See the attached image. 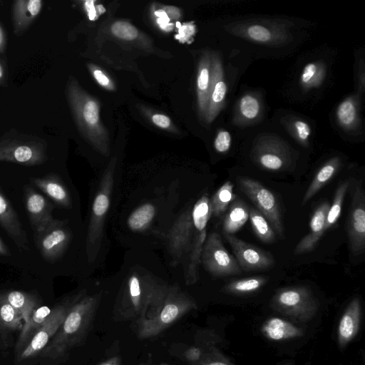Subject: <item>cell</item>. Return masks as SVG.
<instances>
[{
    "label": "cell",
    "instance_id": "cell-1",
    "mask_svg": "<svg viewBox=\"0 0 365 365\" xmlns=\"http://www.w3.org/2000/svg\"><path fill=\"white\" fill-rule=\"evenodd\" d=\"M96 297H86L73 304L63 322L45 348L41 358L58 361L78 346L86 336L96 310Z\"/></svg>",
    "mask_w": 365,
    "mask_h": 365
},
{
    "label": "cell",
    "instance_id": "cell-2",
    "mask_svg": "<svg viewBox=\"0 0 365 365\" xmlns=\"http://www.w3.org/2000/svg\"><path fill=\"white\" fill-rule=\"evenodd\" d=\"M196 308L195 302L184 293L176 289H168L157 312L148 319L138 322V336L140 339L153 337Z\"/></svg>",
    "mask_w": 365,
    "mask_h": 365
},
{
    "label": "cell",
    "instance_id": "cell-3",
    "mask_svg": "<svg viewBox=\"0 0 365 365\" xmlns=\"http://www.w3.org/2000/svg\"><path fill=\"white\" fill-rule=\"evenodd\" d=\"M46 143L42 138L9 131L0 137V161L27 166L41 165L47 160Z\"/></svg>",
    "mask_w": 365,
    "mask_h": 365
},
{
    "label": "cell",
    "instance_id": "cell-4",
    "mask_svg": "<svg viewBox=\"0 0 365 365\" xmlns=\"http://www.w3.org/2000/svg\"><path fill=\"white\" fill-rule=\"evenodd\" d=\"M67 97L81 132L91 140L101 144L106 140V133L100 123L98 103L82 91L73 79L67 86Z\"/></svg>",
    "mask_w": 365,
    "mask_h": 365
},
{
    "label": "cell",
    "instance_id": "cell-5",
    "mask_svg": "<svg viewBox=\"0 0 365 365\" xmlns=\"http://www.w3.org/2000/svg\"><path fill=\"white\" fill-rule=\"evenodd\" d=\"M271 307L297 321L307 322L315 316L319 304L309 288L298 286L278 290L272 297Z\"/></svg>",
    "mask_w": 365,
    "mask_h": 365
},
{
    "label": "cell",
    "instance_id": "cell-6",
    "mask_svg": "<svg viewBox=\"0 0 365 365\" xmlns=\"http://www.w3.org/2000/svg\"><path fill=\"white\" fill-rule=\"evenodd\" d=\"M240 188L268 220L274 231L283 236V225L280 207L275 195L262 184L247 177H237Z\"/></svg>",
    "mask_w": 365,
    "mask_h": 365
},
{
    "label": "cell",
    "instance_id": "cell-7",
    "mask_svg": "<svg viewBox=\"0 0 365 365\" xmlns=\"http://www.w3.org/2000/svg\"><path fill=\"white\" fill-rule=\"evenodd\" d=\"M201 255L205 267L214 276L225 277L242 273L235 257L227 252L220 235L216 232L208 236Z\"/></svg>",
    "mask_w": 365,
    "mask_h": 365
},
{
    "label": "cell",
    "instance_id": "cell-8",
    "mask_svg": "<svg viewBox=\"0 0 365 365\" xmlns=\"http://www.w3.org/2000/svg\"><path fill=\"white\" fill-rule=\"evenodd\" d=\"M73 304L66 302L51 309L42 326L34 334L25 349L16 357V362L38 356L63 322Z\"/></svg>",
    "mask_w": 365,
    "mask_h": 365
},
{
    "label": "cell",
    "instance_id": "cell-9",
    "mask_svg": "<svg viewBox=\"0 0 365 365\" xmlns=\"http://www.w3.org/2000/svg\"><path fill=\"white\" fill-rule=\"evenodd\" d=\"M62 220H56L34 234L35 245L43 259L53 262L64 252L70 240L69 231Z\"/></svg>",
    "mask_w": 365,
    "mask_h": 365
},
{
    "label": "cell",
    "instance_id": "cell-10",
    "mask_svg": "<svg viewBox=\"0 0 365 365\" xmlns=\"http://www.w3.org/2000/svg\"><path fill=\"white\" fill-rule=\"evenodd\" d=\"M223 234L230 245L235 259L242 271L264 270L274 265V260L270 253L252 245L232 235Z\"/></svg>",
    "mask_w": 365,
    "mask_h": 365
},
{
    "label": "cell",
    "instance_id": "cell-11",
    "mask_svg": "<svg viewBox=\"0 0 365 365\" xmlns=\"http://www.w3.org/2000/svg\"><path fill=\"white\" fill-rule=\"evenodd\" d=\"M347 232L351 252L360 255L365 248V197L361 185H357L351 197Z\"/></svg>",
    "mask_w": 365,
    "mask_h": 365
},
{
    "label": "cell",
    "instance_id": "cell-12",
    "mask_svg": "<svg viewBox=\"0 0 365 365\" xmlns=\"http://www.w3.org/2000/svg\"><path fill=\"white\" fill-rule=\"evenodd\" d=\"M26 207L34 234H36L54 220L53 205L41 194L31 187L25 188Z\"/></svg>",
    "mask_w": 365,
    "mask_h": 365
},
{
    "label": "cell",
    "instance_id": "cell-13",
    "mask_svg": "<svg viewBox=\"0 0 365 365\" xmlns=\"http://www.w3.org/2000/svg\"><path fill=\"white\" fill-rule=\"evenodd\" d=\"M0 225L7 232L19 250H29V244L26 230L23 227L18 214L1 190Z\"/></svg>",
    "mask_w": 365,
    "mask_h": 365
},
{
    "label": "cell",
    "instance_id": "cell-14",
    "mask_svg": "<svg viewBox=\"0 0 365 365\" xmlns=\"http://www.w3.org/2000/svg\"><path fill=\"white\" fill-rule=\"evenodd\" d=\"M43 7L41 0H16L12 5L11 19L15 35L28 30L40 14Z\"/></svg>",
    "mask_w": 365,
    "mask_h": 365
},
{
    "label": "cell",
    "instance_id": "cell-15",
    "mask_svg": "<svg viewBox=\"0 0 365 365\" xmlns=\"http://www.w3.org/2000/svg\"><path fill=\"white\" fill-rule=\"evenodd\" d=\"M361 317V306L359 298L353 299L340 319L338 328V344L344 349L356 336Z\"/></svg>",
    "mask_w": 365,
    "mask_h": 365
},
{
    "label": "cell",
    "instance_id": "cell-16",
    "mask_svg": "<svg viewBox=\"0 0 365 365\" xmlns=\"http://www.w3.org/2000/svg\"><path fill=\"white\" fill-rule=\"evenodd\" d=\"M329 204L324 202L314 211L309 223L310 232L303 237L294 250L295 255L312 251L324 233L326 218L329 210Z\"/></svg>",
    "mask_w": 365,
    "mask_h": 365
},
{
    "label": "cell",
    "instance_id": "cell-17",
    "mask_svg": "<svg viewBox=\"0 0 365 365\" xmlns=\"http://www.w3.org/2000/svg\"><path fill=\"white\" fill-rule=\"evenodd\" d=\"M24 324L21 315L0 296V349L10 346L12 336Z\"/></svg>",
    "mask_w": 365,
    "mask_h": 365
},
{
    "label": "cell",
    "instance_id": "cell-18",
    "mask_svg": "<svg viewBox=\"0 0 365 365\" xmlns=\"http://www.w3.org/2000/svg\"><path fill=\"white\" fill-rule=\"evenodd\" d=\"M262 334L272 341H283L300 337L304 330L294 324L278 317L266 320L261 328Z\"/></svg>",
    "mask_w": 365,
    "mask_h": 365
},
{
    "label": "cell",
    "instance_id": "cell-19",
    "mask_svg": "<svg viewBox=\"0 0 365 365\" xmlns=\"http://www.w3.org/2000/svg\"><path fill=\"white\" fill-rule=\"evenodd\" d=\"M31 181L56 204L63 207H68L70 205L68 192L56 175H48L42 178H32Z\"/></svg>",
    "mask_w": 365,
    "mask_h": 365
},
{
    "label": "cell",
    "instance_id": "cell-20",
    "mask_svg": "<svg viewBox=\"0 0 365 365\" xmlns=\"http://www.w3.org/2000/svg\"><path fill=\"white\" fill-rule=\"evenodd\" d=\"M51 311V309L47 306L38 307L27 322L24 324L15 346L16 357L25 349L34 334L42 326Z\"/></svg>",
    "mask_w": 365,
    "mask_h": 365
},
{
    "label": "cell",
    "instance_id": "cell-21",
    "mask_svg": "<svg viewBox=\"0 0 365 365\" xmlns=\"http://www.w3.org/2000/svg\"><path fill=\"white\" fill-rule=\"evenodd\" d=\"M249 210L248 205L242 200L236 197L225 215L223 233L232 235L240 230L249 219Z\"/></svg>",
    "mask_w": 365,
    "mask_h": 365
},
{
    "label": "cell",
    "instance_id": "cell-22",
    "mask_svg": "<svg viewBox=\"0 0 365 365\" xmlns=\"http://www.w3.org/2000/svg\"><path fill=\"white\" fill-rule=\"evenodd\" d=\"M0 296L21 315L24 323L38 307L37 298L31 294L20 292L10 291Z\"/></svg>",
    "mask_w": 365,
    "mask_h": 365
},
{
    "label": "cell",
    "instance_id": "cell-23",
    "mask_svg": "<svg viewBox=\"0 0 365 365\" xmlns=\"http://www.w3.org/2000/svg\"><path fill=\"white\" fill-rule=\"evenodd\" d=\"M339 168L337 159H333L324 165L314 176L303 197L302 205L307 203L333 178Z\"/></svg>",
    "mask_w": 365,
    "mask_h": 365
},
{
    "label": "cell",
    "instance_id": "cell-24",
    "mask_svg": "<svg viewBox=\"0 0 365 365\" xmlns=\"http://www.w3.org/2000/svg\"><path fill=\"white\" fill-rule=\"evenodd\" d=\"M233 188L234 185L230 181H227L217 190L210 201L212 214L220 216L228 209L237 197Z\"/></svg>",
    "mask_w": 365,
    "mask_h": 365
},
{
    "label": "cell",
    "instance_id": "cell-25",
    "mask_svg": "<svg viewBox=\"0 0 365 365\" xmlns=\"http://www.w3.org/2000/svg\"><path fill=\"white\" fill-rule=\"evenodd\" d=\"M249 218L256 236L262 242L272 243L276 240L275 232L257 209L250 208Z\"/></svg>",
    "mask_w": 365,
    "mask_h": 365
},
{
    "label": "cell",
    "instance_id": "cell-26",
    "mask_svg": "<svg viewBox=\"0 0 365 365\" xmlns=\"http://www.w3.org/2000/svg\"><path fill=\"white\" fill-rule=\"evenodd\" d=\"M267 282L262 276L234 280L225 286V291L234 294H248L259 289Z\"/></svg>",
    "mask_w": 365,
    "mask_h": 365
},
{
    "label": "cell",
    "instance_id": "cell-27",
    "mask_svg": "<svg viewBox=\"0 0 365 365\" xmlns=\"http://www.w3.org/2000/svg\"><path fill=\"white\" fill-rule=\"evenodd\" d=\"M155 213L154 206L145 203L138 207L128 218V225L130 229L138 231L143 229L153 220Z\"/></svg>",
    "mask_w": 365,
    "mask_h": 365
},
{
    "label": "cell",
    "instance_id": "cell-28",
    "mask_svg": "<svg viewBox=\"0 0 365 365\" xmlns=\"http://www.w3.org/2000/svg\"><path fill=\"white\" fill-rule=\"evenodd\" d=\"M349 186V181H344L337 187L333 202L329 207L326 218L325 230L331 227L339 220L341 212V207L346 190Z\"/></svg>",
    "mask_w": 365,
    "mask_h": 365
},
{
    "label": "cell",
    "instance_id": "cell-29",
    "mask_svg": "<svg viewBox=\"0 0 365 365\" xmlns=\"http://www.w3.org/2000/svg\"><path fill=\"white\" fill-rule=\"evenodd\" d=\"M210 85V71L207 63H202L197 76V95L201 111H205L207 105L208 88Z\"/></svg>",
    "mask_w": 365,
    "mask_h": 365
},
{
    "label": "cell",
    "instance_id": "cell-30",
    "mask_svg": "<svg viewBox=\"0 0 365 365\" xmlns=\"http://www.w3.org/2000/svg\"><path fill=\"white\" fill-rule=\"evenodd\" d=\"M258 162L263 168L278 171L284 168L285 159L275 152H263L259 155Z\"/></svg>",
    "mask_w": 365,
    "mask_h": 365
},
{
    "label": "cell",
    "instance_id": "cell-31",
    "mask_svg": "<svg viewBox=\"0 0 365 365\" xmlns=\"http://www.w3.org/2000/svg\"><path fill=\"white\" fill-rule=\"evenodd\" d=\"M195 365H234L216 347H210L203 353L201 359Z\"/></svg>",
    "mask_w": 365,
    "mask_h": 365
},
{
    "label": "cell",
    "instance_id": "cell-32",
    "mask_svg": "<svg viewBox=\"0 0 365 365\" xmlns=\"http://www.w3.org/2000/svg\"><path fill=\"white\" fill-rule=\"evenodd\" d=\"M240 108L244 117L247 119H253L259 113V104L255 97L246 95L241 98Z\"/></svg>",
    "mask_w": 365,
    "mask_h": 365
},
{
    "label": "cell",
    "instance_id": "cell-33",
    "mask_svg": "<svg viewBox=\"0 0 365 365\" xmlns=\"http://www.w3.org/2000/svg\"><path fill=\"white\" fill-rule=\"evenodd\" d=\"M113 34L124 40H133L138 36L135 27L125 21H117L111 26Z\"/></svg>",
    "mask_w": 365,
    "mask_h": 365
},
{
    "label": "cell",
    "instance_id": "cell-34",
    "mask_svg": "<svg viewBox=\"0 0 365 365\" xmlns=\"http://www.w3.org/2000/svg\"><path fill=\"white\" fill-rule=\"evenodd\" d=\"M356 115L355 107L350 101L341 103L337 110V116L340 123L344 125H351Z\"/></svg>",
    "mask_w": 365,
    "mask_h": 365
},
{
    "label": "cell",
    "instance_id": "cell-35",
    "mask_svg": "<svg viewBox=\"0 0 365 365\" xmlns=\"http://www.w3.org/2000/svg\"><path fill=\"white\" fill-rule=\"evenodd\" d=\"M110 204L109 197L105 191L99 192L93 204V214L96 218L103 217L107 212Z\"/></svg>",
    "mask_w": 365,
    "mask_h": 365
},
{
    "label": "cell",
    "instance_id": "cell-36",
    "mask_svg": "<svg viewBox=\"0 0 365 365\" xmlns=\"http://www.w3.org/2000/svg\"><path fill=\"white\" fill-rule=\"evenodd\" d=\"M247 34L252 39L259 42H266L271 38L270 31L261 25H252L247 29Z\"/></svg>",
    "mask_w": 365,
    "mask_h": 365
},
{
    "label": "cell",
    "instance_id": "cell-37",
    "mask_svg": "<svg viewBox=\"0 0 365 365\" xmlns=\"http://www.w3.org/2000/svg\"><path fill=\"white\" fill-rule=\"evenodd\" d=\"M215 148L219 153L227 152L231 145V136L227 131H220L218 133L215 140Z\"/></svg>",
    "mask_w": 365,
    "mask_h": 365
},
{
    "label": "cell",
    "instance_id": "cell-38",
    "mask_svg": "<svg viewBox=\"0 0 365 365\" xmlns=\"http://www.w3.org/2000/svg\"><path fill=\"white\" fill-rule=\"evenodd\" d=\"M227 92V85L223 81H217L214 86L211 95V100L213 104L217 105L221 103Z\"/></svg>",
    "mask_w": 365,
    "mask_h": 365
},
{
    "label": "cell",
    "instance_id": "cell-39",
    "mask_svg": "<svg viewBox=\"0 0 365 365\" xmlns=\"http://www.w3.org/2000/svg\"><path fill=\"white\" fill-rule=\"evenodd\" d=\"M204 351L198 346H191L188 348L184 355L185 359L190 363L196 364L202 358Z\"/></svg>",
    "mask_w": 365,
    "mask_h": 365
},
{
    "label": "cell",
    "instance_id": "cell-40",
    "mask_svg": "<svg viewBox=\"0 0 365 365\" xmlns=\"http://www.w3.org/2000/svg\"><path fill=\"white\" fill-rule=\"evenodd\" d=\"M294 126L299 138L302 140H306L311 132L309 125L302 120H297L295 122Z\"/></svg>",
    "mask_w": 365,
    "mask_h": 365
},
{
    "label": "cell",
    "instance_id": "cell-41",
    "mask_svg": "<svg viewBox=\"0 0 365 365\" xmlns=\"http://www.w3.org/2000/svg\"><path fill=\"white\" fill-rule=\"evenodd\" d=\"M317 72V66L314 63H309L304 68L301 80L304 83H308L314 78Z\"/></svg>",
    "mask_w": 365,
    "mask_h": 365
},
{
    "label": "cell",
    "instance_id": "cell-42",
    "mask_svg": "<svg viewBox=\"0 0 365 365\" xmlns=\"http://www.w3.org/2000/svg\"><path fill=\"white\" fill-rule=\"evenodd\" d=\"M93 74L98 83L103 87L111 88L109 78L99 69H94Z\"/></svg>",
    "mask_w": 365,
    "mask_h": 365
},
{
    "label": "cell",
    "instance_id": "cell-43",
    "mask_svg": "<svg viewBox=\"0 0 365 365\" xmlns=\"http://www.w3.org/2000/svg\"><path fill=\"white\" fill-rule=\"evenodd\" d=\"M153 122L158 127L166 128L170 126V120L163 114H155L152 117Z\"/></svg>",
    "mask_w": 365,
    "mask_h": 365
},
{
    "label": "cell",
    "instance_id": "cell-44",
    "mask_svg": "<svg viewBox=\"0 0 365 365\" xmlns=\"http://www.w3.org/2000/svg\"><path fill=\"white\" fill-rule=\"evenodd\" d=\"M93 1H86L85 2V6L88 11V14L90 20H94L96 17V11L93 6Z\"/></svg>",
    "mask_w": 365,
    "mask_h": 365
},
{
    "label": "cell",
    "instance_id": "cell-45",
    "mask_svg": "<svg viewBox=\"0 0 365 365\" xmlns=\"http://www.w3.org/2000/svg\"><path fill=\"white\" fill-rule=\"evenodd\" d=\"M6 47V35L5 31L0 24V53H3Z\"/></svg>",
    "mask_w": 365,
    "mask_h": 365
},
{
    "label": "cell",
    "instance_id": "cell-46",
    "mask_svg": "<svg viewBox=\"0 0 365 365\" xmlns=\"http://www.w3.org/2000/svg\"><path fill=\"white\" fill-rule=\"evenodd\" d=\"M6 85V71L4 62L0 59V86Z\"/></svg>",
    "mask_w": 365,
    "mask_h": 365
},
{
    "label": "cell",
    "instance_id": "cell-47",
    "mask_svg": "<svg viewBox=\"0 0 365 365\" xmlns=\"http://www.w3.org/2000/svg\"><path fill=\"white\" fill-rule=\"evenodd\" d=\"M98 365H120V359L118 356H114L101 362Z\"/></svg>",
    "mask_w": 365,
    "mask_h": 365
},
{
    "label": "cell",
    "instance_id": "cell-48",
    "mask_svg": "<svg viewBox=\"0 0 365 365\" xmlns=\"http://www.w3.org/2000/svg\"><path fill=\"white\" fill-rule=\"evenodd\" d=\"M0 255L9 256L10 255V252L8 247L5 245L4 241L1 240L0 236Z\"/></svg>",
    "mask_w": 365,
    "mask_h": 365
},
{
    "label": "cell",
    "instance_id": "cell-49",
    "mask_svg": "<svg viewBox=\"0 0 365 365\" xmlns=\"http://www.w3.org/2000/svg\"><path fill=\"white\" fill-rule=\"evenodd\" d=\"M155 15H157L159 17V19H162L163 20H165L168 22L170 20V19L168 18L167 14L164 11L158 10V11H155Z\"/></svg>",
    "mask_w": 365,
    "mask_h": 365
},
{
    "label": "cell",
    "instance_id": "cell-50",
    "mask_svg": "<svg viewBox=\"0 0 365 365\" xmlns=\"http://www.w3.org/2000/svg\"><path fill=\"white\" fill-rule=\"evenodd\" d=\"M97 9L100 14H103L106 11V9L103 8V6L102 5H98Z\"/></svg>",
    "mask_w": 365,
    "mask_h": 365
},
{
    "label": "cell",
    "instance_id": "cell-51",
    "mask_svg": "<svg viewBox=\"0 0 365 365\" xmlns=\"http://www.w3.org/2000/svg\"><path fill=\"white\" fill-rule=\"evenodd\" d=\"M160 365H170V364L163 363V364H160Z\"/></svg>",
    "mask_w": 365,
    "mask_h": 365
},
{
    "label": "cell",
    "instance_id": "cell-52",
    "mask_svg": "<svg viewBox=\"0 0 365 365\" xmlns=\"http://www.w3.org/2000/svg\"><path fill=\"white\" fill-rule=\"evenodd\" d=\"M140 365H143V364H140Z\"/></svg>",
    "mask_w": 365,
    "mask_h": 365
}]
</instances>
